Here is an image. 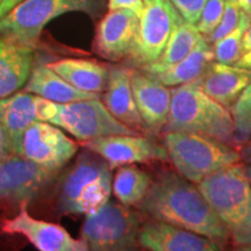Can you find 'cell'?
<instances>
[{"label": "cell", "mask_w": 251, "mask_h": 251, "mask_svg": "<svg viewBox=\"0 0 251 251\" xmlns=\"http://www.w3.org/2000/svg\"><path fill=\"white\" fill-rule=\"evenodd\" d=\"M226 6V0H208L202 9L201 17L196 24L198 30L203 36H209L221 21Z\"/></svg>", "instance_id": "29"}, {"label": "cell", "mask_w": 251, "mask_h": 251, "mask_svg": "<svg viewBox=\"0 0 251 251\" xmlns=\"http://www.w3.org/2000/svg\"><path fill=\"white\" fill-rule=\"evenodd\" d=\"M251 23V14L242 11L241 20L233 31L213 43V51L216 62L234 65L243 54L242 41L247 28Z\"/></svg>", "instance_id": "26"}, {"label": "cell", "mask_w": 251, "mask_h": 251, "mask_svg": "<svg viewBox=\"0 0 251 251\" xmlns=\"http://www.w3.org/2000/svg\"><path fill=\"white\" fill-rule=\"evenodd\" d=\"M234 65H236L238 68H242L251 74V51L244 52V54L237 59V62L235 63Z\"/></svg>", "instance_id": "34"}, {"label": "cell", "mask_w": 251, "mask_h": 251, "mask_svg": "<svg viewBox=\"0 0 251 251\" xmlns=\"http://www.w3.org/2000/svg\"><path fill=\"white\" fill-rule=\"evenodd\" d=\"M0 1H1V0H0Z\"/></svg>", "instance_id": "40"}, {"label": "cell", "mask_w": 251, "mask_h": 251, "mask_svg": "<svg viewBox=\"0 0 251 251\" xmlns=\"http://www.w3.org/2000/svg\"><path fill=\"white\" fill-rule=\"evenodd\" d=\"M83 148L98 153L108 163L111 170L129 164L169 163L168 151L163 144L137 135H111L81 142Z\"/></svg>", "instance_id": "11"}, {"label": "cell", "mask_w": 251, "mask_h": 251, "mask_svg": "<svg viewBox=\"0 0 251 251\" xmlns=\"http://www.w3.org/2000/svg\"><path fill=\"white\" fill-rule=\"evenodd\" d=\"M139 28V17L130 9H112L96 28L92 49L94 54L112 62L127 59Z\"/></svg>", "instance_id": "14"}, {"label": "cell", "mask_w": 251, "mask_h": 251, "mask_svg": "<svg viewBox=\"0 0 251 251\" xmlns=\"http://www.w3.org/2000/svg\"><path fill=\"white\" fill-rule=\"evenodd\" d=\"M47 122L68 131L80 143L111 135L140 134L113 117L100 99L54 102Z\"/></svg>", "instance_id": "8"}, {"label": "cell", "mask_w": 251, "mask_h": 251, "mask_svg": "<svg viewBox=\"0 0 251 251\" xmlns=\"http://www.w3.org/2000/svg\"><path fill=\"white\" fill-rule=\"evenodd\" d=\"M101 98L103 105L117 120L140 134H148L134 99L130 84V68L109 65L108 84Z\"/></svg>", "instance_id": "17"}, {"label": "cell", "mask_w": 251, "mask_h": 251, "mask_svg": "<svg viewBox=\"0 0 251 251\" xmlns=\"http://www.w3.org/2000/svg\"><path fill=\"white\" fill-rule=\"evenodd\" d=\"M234 122V136L238 148L251 143V83L230 107Z\"/></svg>", "instance_id": "27"}, {"label": "cell", "mask_w": 251, "mask_h": 251, "mask_svg": "<svg viewBox=\"0 0 251 251\" xmlns=\"http://www.w3.org/2000/svg\"><path fill=\"white\" fill-rule=\"evenodd\" d=\"M213 61H214L213 47L203 36L186 57L171 67L157 69V70H149V69H139V70L147 76L151 77L152 79L159 81L163 85L175 87L197 79L198 77L201 76L207 65Z\"/></svg>", "instance_id": "21"}, {"label": "cell", "mask_w": 251, "mask_h": 251, "mask_svg": "<svg viewBox=\"0 0 251 251\" xmlns=\"http://www.w3.org/2000/svg\"><path fill=\"white\" fill-rule=\"evenodd\" d=\"M141 248L151 251H219L211 238L158 220L143 222L139 234Z\"/></svg>", "instance_id": "16"}, {"label": "cell", "mask_w": 251, "mask_h": 251, "mask_svg": "<svg viewBox=\"0 0 251 251\" xmlns=\"http://www.w3.org/2000/svg\"><path fill=\"white\" fill-rule=\"evenodd\" d=\"M242 51H243V54H244V52L251 51V23L249 25V27L247 28L246 33H244V35H243Z\"/></svg>", "instance_id": "35"}, {"label": "cell", "mask_w": 251, "mask_h": 251, "mask_svg": "<svg viewBox=\"0 0 251 251\" xmlns=\"http://www.w3.org/2000/svg\"><path fill=\"white\" fill-rule=\"evenodd\" d=\"M79 146L57 126L36 121L24 133L20 153L41 166L61 171L76 155Z\"/></svg>", "instance_id": "12"}, {"label": "cell", "mask_w": 251, "mask_h": 251, "mask_svg": "<svg viewBox=\"0 0 251 251\" xmlns=\"http://www.w3.org/2000/svg\"><path fill=\"white\" fill-rule=\"evenodd\" d=\"M137 207L152 220L168 222L211 238L222 249L230 242L227 229L198 185L196 186L177 171L162 172Z\"/></svg>", "instance_id": "1"}, {"label": "cell", "mask_w": 251, "mask_h": 251, "mask_svg": "<svg viewBox=\"0 0 251 251\" xmlns=\"http://www.w3.org/2000/svg\"><path fill=\"white\" fill-rule=\"evenodd\" d=\"M244 165H246V172H247V176H248V178H249V181L251 185V164H244Z\"/></svg>", "instance_id": "38"}, {"label": "cell", "mask_w": 251, "mask_h": 251, "mask_svg": "<svg viewBox=\"0 0 251 251\" xmlns=\"http://www.w3.org/2000/svg\"><path fill=\"white\" fill-rule=\"evenodd\" d=\"M23 1L24 0H1V1H0V19L5 17L9 11H12L15 6Z\"/></svg>", "instance_id": "33"}, {"label": "cell", "mask_w": 251, "mask_h": 251, "mask_svg": "<svg viewBox=\"0 0 251 251\" xmlns=\"http://www.w3.org/2000/svg\"><path fill=\"white\" fill-rule=\"evenodd\" d=\"M175 130L207 135L238 148L230 111L207 96L196 79L171 89L170 111L163 131Z\"/></svg>", "instance_id": "3"}, {"label": "cell", "mask_w": 251, "mask_h": 251, "mask_svg": "<svg viewBox=\"0 0 251 251\" xmlns=\"http://www.w3.org/2000/svg\"><path fill=\"white\" fill-rule=\"evenodd\" d=\"M42 100L43 98L27 91L0 99V124L8 131L15 152L20 153L23 136L27 128L34 122L41 121Z\"/></svg>", "instance_id": "20"}, {"label": "cell", "mask_w": 251, "mask_h": 251, "mask_svg": "<svg viewBox=\"0 0 251 251\" xmlns=\"http://www.w3.org/2000/svg\"><path fill=\"white\" fill-rule=\"evenodd\" d=\"M152 181L151 176L139 166L122 165L117 168L113 177L112 192L122 205L139 206L148 193Z\"/></svg>", "instance_id": "24"}, {"label": "cell", "mask_w": 251, "mask_h": 251, "mask_svg": "<svg viewBox=\"0 0 251 251\" xmlns=\"http://www.w3.org/2000/svg\"><path fill=\"white\" fill-rule=\"evenodd\" d=\"M146 0H108L107 8L108 11L112 9H130L137 17H140L143 12Z\"/></svg>", "instance_id": "31"}, {"label": "cell", "mask_w": 251, "mask_h": 251, "mask_svg": "<svg viewBox=\"0 0 251 251\" xmlns=\"http://www.w3.org/2000/svg\"><path fill=\"white\" fill-rule=\"evenodd\" d=\"M242 11L251 14V0H236Z\"/></svg>", "instance_id": "36"}, {"label": "cell", "mask_w": 251, "mask_h": 251, "mask_svg": "<svg viewBox=\"0 0 251 251\" xmlns=\"http://www.w3.org/2000/svg\"><path fill=\"white\" fill-rule=\"evenodd\" d=\"M27 205L21 203L19 214L2 222V233L21 235L41 251L89 250L85 241L74 238L62 226L33 218L27 211Z\"/></svg>", "instance_id": "13"}, {"label": "cell", "mask_w": 251, "mask_h": 251, "mask_svg": "<svg viewBox=\"0 0 251 251\" xmlns=\"http://www.w3.org/2000/svg\"><path fill=\"white\" fill-rule=\"evenodd\" d=\"M112 170L98 153L84 148L58 186L57 207L64 215H91L109 201Z\"/></svg>", "instance_id": "4"}, {"label": "cell", "mask_w": 251, "mask_h": 251, "mask_svg": "<svg viewBox=\"0 0 251 251\" xmlns=\"http://www.w3.org/2000/svg\"><path fill=\"white\" fill-rule=\"evenodd\" d=\"M181 21L183 18L170 0H146L127 62L136 69L156 62Z\"/></svg>", "instance_id": "9"}, {"label": "cell", "mask_w": 251, "mask_h": 251, "mask_svg": "<svg viewBox=\"0 0 251 251\" xmlns=\"http://www.w3.org/2000/svg\"><path fill=\"white\" fill-rule=\"evenodd\" d=\"M143 215L129 206L108 201L98 212L87 215L80 238L89 250L128 251L139 249Z\"/></svg>", "instance_id": "7"}, {"label": "cell", "mask_w": 251, "mask_h": 251, "mask_svg": "<svg viewBox=\"0 0 251 251\" xmlns=\"http://www.w3.org/2000/svg\"><path fill=\"white\" fill-rule=\"evenodd\" d=\"M241 149H251V143H248L246 146H243Z\"/></svg>", "instance_id": "39"}, {"label": "cell", "mask_w": 251, "mask_h": 251, "mask_svg": "<svg viewBox=\"0 0 251 251\" xmlns=\"http://www.w3.org/2000/svg\"><path fill=\"white\" fill-rule=\"evenodd\" d=\"M25 91L56 103L101 98V93H91L76 89L47 64L33 67L29 78L25 85Z\"/></svg>", "instance_id": "23"}, {"label": "cell", "mask_w": 251, "mask_h": 251, "mask_svg": "<svg viewBox=\"0 0 251 251\" xmlns=\"http://www.w3.org/2000/svg\"><path fill=\"white\" fill-rule=\"evenodd\" d=\"M197 185L227 229L230 243L251 250V185L246 165L236 163Z\"/></svg>", "instance_id": "2"}, {"label": "cell", "mask_w": 251, "mask_h": 251, "mask_svg": "<svg viewBox=\"0 0 251 251\" xmlns=\"http://www.w3.org/2000/svg\"><path fill=\"white\" fill-rule=\"evenodd\" d=\"M35 47L0 37V99L26 85L34 67Z\"/></svg>", "instance_id": "19"}, {"label": "cell", "mask_w": 251, "mask_h": 251, "mask_svg": "<svg viewBox=\"0 0 251 251\" xmlns=\"http://www.w3.org/2000/svg\"><path fill=\"white\" fill-rule=\"evenodd\" d=\"M241 157L246 164H251V149H241Z\"/></svg>", "instance_id": "37"}, {"label": "cell", "mask_w": 251, "mask_h": 251, "mask_svg": "<svg viewBox=\"0 0 251 251\" xmlns=\"http://www.w3.org/2000/svg\"><path fill=\"white\" fill-rule=\"evenodd\" d=\"M15 152L13 148V143H12V139L9 136L8 131L6 128L0 124V158L7 156L8 153Z\"/></svg>", "instance_id": "32"}, {"label": "cell", "mask_w": 251, "mask_h": 251, "mask_svg": "<svg viewBox=\"0 0 251 251\" xmlns=\"http://www.w3.org/2000/svg\"><path fill=\"white\" fill-rule=\"evenodd\" d=\"M162 142L175 170L194 184L242 159L236 147L207 135L163 131Z\"/></svg>", "instance_id": "5"}, {"label": "cell", "mask_w": 251, "mask_h": 251, "mask_svg": "<svg viewBox=\"0 0 251 251\" xmlns=\"http://www.w3.org/2000/svg\"><path fill=\"white\" fill-rule=\"evenodd\" d=\"M241 14H242V8L240 7L236 0H226L225 11L221 21L211 35L205 37V39L209 43H214L218 40L228 35L230 31H233L237 27L241 20Z\"/></svg>", "instance_id": "28"}, {"label": "cell", "mask_w": 251, "mask_h": 251, "mask_svg": "<svg viewBox=\"0 0 251 251\" xmlns=\"http://www.w3.org/2000/svg\"><path fill=\"white\" fill-rule=\"evenodd\" d=\"M184 21L196 25L208 0H170Z\"/></svg>", "instance_id": "30"}, {"label": "cell", "mask_w": 251, "mask_h": 251, "mask_svg": "<svg viewBox=\"0 0 251 251\" xmlns=\"http://www.w3.org/2000/svg\"><path fill=\"white\" fill-rule=\"evenodd\" d=\"M196 80L207 96L230 111L233 103L251 83V74L236 65L213 61Z\"/></svg>", "instance_id": "18"}, {"label": "cell", "mask_w": 251, "mask_h": 251, "mask_svg": "<svg viewBox=\"0 0 251 251\" xmlns=\"http://www.w3.org/2000/svg\"><path fill=\"white\" fill-rule=\"evenodd\" d=\"M130 84L147 133L158 136L168 121L171 90L135 68H130Z\"/></svg>", "instance_id": "15"}, {"label": "cell", "mask_w": 251, "mask_h": 251, "mask_svg": "<svg viewBox=\"0 0 251 251\" xmlns=\"http://www.w3.org/2000/svg\"><path fill=\"white\" fill-rule=\"evenodd\" d=\"M105 0H24L0 19V37L30 47L37 46L43 28L69 12L96 17Z\"/></svg>", "instance_id": "6"}, {"label": "cell", "mask_w": 251, "mask_h": 251, "mask_svg": "<svg viewBox=\"0 0 251 251\" xmlns=\"http://www.w3.org/2000/svg\"><path fill=\"white\" fill-rule=\"evenodd\" d=\"M47 65L80 91L102 93L107 87L109 65L84 58H63Z\"/></svg>", "instance_id": "22"}, {"label": "cell", "mask_w": 251, "mask_h": 251, "mask_svg": "<svg viewBox=\"0 0 251 251\" xmlns=\"http://www.w3.org/2000/svg\"><path fill=\"white\" fill-rule=\"evenodd\" d=\"M59 171L50 170L18 152L0 158V201L28 203L46 190Z\"/></svg>", "instance_id": "10"}, {"label": "cell", "mask_w": 251, "mask_h": 251, "mask_svg": "<svg viewBox=\"0 0 251 251\" xmlns=\"http://www.w3.org/2000/svg\"><path fill=\"white\" fill-rule=\"evenodd\" d=\"M202 37L203 35L198 30L196 25H191L183 20L172 31L161 57L156 62L139 69L157 70V69L171 67L186 57Z\"/></svg>", "instance_id": "25"}]
</instances>
